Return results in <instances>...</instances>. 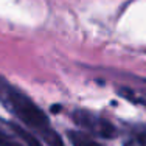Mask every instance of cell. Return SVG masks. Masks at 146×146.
Segmentation results:
<instances>
[{
    "label": "cell",
    "mask_w": 146,
    "mask_h": 146,
    "mask_svg": "<svg viewBox=\"0 0 146 146\" xmlns=\"http://www.w3.org/2000/svg\"><path fill=\"white\" fill-rule=\"evenodd\" d=\"M68 140L73 146H104L101 143L92 138L89 134H84V132H76V131H70L67 132Z\"/></svg>",
    "instance_id": "obj_4"
},
{
    "label": "cell",
    "mask_w": 146,
    "mask_h": 146,
    "mask_svg": "<svg viewBox=\"0 0 146 146\" xmlns=\"http://www.w3.org/2000/svg\"><path fill=\"white\" fill-rule=\"evenodd\" d=\"M0 101L5 104L25 126L39 134L48 146H64L61 137L50 126L48 117L44 110L33 103L23 92L9 84L6 79L0 78Z\"/></svg>",
    "instance_id": "obj_1"
},
{
    "label": "cell",
    "mask_w": 146,
    "mask_h": 146,
    "mask_svg": "<svg viewBox=\"0 0 146 146\" xmlns=\"http://www.w3.org/2000/svg\"><path fill=\"white\" fill-rule=\"evenodd\" d=\"M5 127L11 132L16 138H19V140L22 141L25 146H44L36 135H33L31 132H28L27 129H23L22 126H19V124H16V123H5Z\"/></svg>",
    "instance_id": "obj_3"
},
{
    "label": "cell",
    "mask_w": 146,
    "mask_h": 146,
    "mask_svg": "<svg viewBox=\"0 0 146 146\" xmlns=\"http://www.w3.org/2000/svg\"><path fill=\"white\" fill-rule=\"evenodd\" d=\"M123 146H146V129L135 131L134 134L124 141Z\"/></svg>",
    "instance_id": "obj_5"
},
{
    "label": "cell",
    "mask_w": 146,
    "mask_h": 146,
    "mask_svg": "<svg viewBox=\"0 0 146 146\" xmlns=\"http://www.w3.org/2000/svg\"><path fill=\"white\" fill-rule=\"evenodd\" d=\"M72 118L75 120V123L78 126L86 129V132L100 135V137H106V138H113L117 135V129L110 121L104 120V118L95 115L89 110H82V109L75 110L72 113Z\"/></svg>",
    "instance_id": "obj_2"
}]
</instances>
